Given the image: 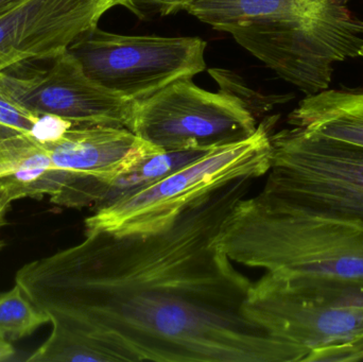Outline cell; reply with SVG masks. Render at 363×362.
Wrapping results in <instances>:
<instances>
[{
  "label": "cell",
  "instance_id": "cell-1",
  "mask_svg": "<svg viewBox=\"0 0 363 362\" xmlns=\"http://www.w3.org/2000/svg\"><path fill=\"white\" fill-rule=\"evenodd\" d=\"M255 179L239 178L151 234L85 233L26 264L15 284L106 362H305L308 352L245 314L253 282L219 246L224 221Z\"/></svg>",
  "mask_w": 363,
  "mask_h": 362
},
{
  "label": "cell",
  "instance_id": "cell-2",
  "mask_svg": "<svg viewBox=\"0 0 363 362\" xmlns=\"http://www.w3.org/2000/svg\"><path fill=\"white\" fill-rule=\"evenodd\" d=\"M218 242L234 263L267 272L363 278V223L302 212L262 191L236 204Z\"/></svg>",
  "mask_w": 363,
  "mask_h": 362
},
{
  "label": "cell",
  "instance_id": "cell-3",
  "mask_svg": "<svg viewBox=\"0 0 363 362\" xmlns=\"http://www.w3.org/2000/svg\"><path fill=\"white\" fill-rule=\"evenodd\" d=\"M352 1L266 0L255 21L228 33L279 78L313 95L330 89L336 64L363 50V19Z\"/></svg>",
  "mask_w": 363,
  "mask_h": 362
},
{
  "label": "cell",
  "instance_id": "cell-4",
  "mask_svg": "<svg viewBox=\"0 0 363 362\" xmlns=\"http://www.w3.org/2000/svg\"><path fill=\"white\" fill-rule=\"evenodd\" d=\"M243 308L269 335L306 350V362L363 359V278L267 272Z\"/></svg>",
  "mask_w": 363,
  "mask_h": 362
},
{
  "label": "cell",
  "instance_id": "cell-5",
  "mask_svg": "<svg viewBox=\"0 0 363 362\" xmlns=\"http://www.w3.org/2000/svg\"><path fill=\"white\" fill-rule=\"evenodd\" d=\"M274 118L258 125L251 137L216 147L161 180L98 206L85 220V233L115 235L163 231L203 196L239 178L257 179L271 166Z\"/></svg>",
  "mask_w": 363,
  "mask_h": 362
},
{
  "label": "cell",
  "instance_id": "cell-6",
  "mask_svg": "<svg viewBox=\"0 0 363 362\" xmlns=\"http://www.w3.org/2000/svg\"><path fill=\"white\" fill-rule=\"evenodd\" d=\"M262 193L320 216L363 223V147L291 127L271 133Z\"/></svg>",
  "mask_w": 363,
  "mask_h": 362
},
{
  "label": "cell",
  "instance_id": "cell-7",
  "mask_svg": "<svg viewBox=\"0 0 363 362\" xmlns=\"http://www.w3.org/2000/svg\"><path fill=\"white\" fill-rule=\"evenodd\" d=\"M206 46L200 38L123 35L97 26L67 50L100 86L138 102L204 72Z\"/></svg>",
  "mask_w": 363,
  "mask_h": 362
},
{
  "label": "cell",
  "instance_id": "cell-8",
  "mask_svg": "<svg viewBox=\"0 0 363 362\" xmlns=\"http://www.w3.org/2000/svg\"><path fill=\"white\" fill-rule=\"evenodd\" d=\"M257 127L243 98L224 89L211 93L182 79L136 102L132 132L163 151H178L241 142Z\"/></svg>",
  "mask_w": 363,
  "mask_h": 362
},
{
  "label": "cell",
  "instance_id": "cell-9",
  "mask_svg": "<svg viewBox=\"0 0 363 362\" xmlns=\"http://www.w3.org/2000/svg\"><path fill=\"white\" fill-rule=\"evenodd\" d=\"M0 86L12 101L40 117H57L78 127L104 125L130 131L133 127L136 102L91 80L68 50L43 72L26 76L0 72Z\"/></svg>",
  "mask_w": 363,
  "mask_h": 362
},
{
  "label": "cell",
  "instance_id": "cell-10",
  "mask_svg": "<svg viewBox=\"0 0 363 362\" xmlns=\"http://www.w3.org/2000/svg\"><path fill=\"white\" fill-rule=\"evenodd\" d=\"M43 142L64 178L51 202L68 208L99 206L108 183L163 151L130 130L104 125H72L57 140Z\"/></svg>",
  "mask_w": 363,
  "mask_h": 362
},
{
  "label": "cell",
  "instance_id": "cell-11",
  "mask_svg": "<svg viewBox=\"0 0 363 362\" xmlns=\"http://www.w3.org/2000/svg\"><path fill=\"white\" fill-rule=\"evenodd\" d=\"M117 6L129 10L128 0H25L0 15V72L52 61Z\"/></svg>",
  "mask_w": 363,
  "mask_h": 362
},
{
  "label": "cell",
  "instance_id": "cell-12",
  "mask_svg": "<svg viewBox=\"0 0 363 362\" xmlns=\"http://www.w3.org/2000/svg\"><path fill=\"white\" fill-rule=\"evenodd\" d=\"M288 123L307 133L363 147V89H324L306 96Z\"/></svg>",
  "mask_w": 363,
  "mask_h": 362
},
{
  "label": "cell",
  "instance_id": "cell-13",
  "mask_svg": "<svg viewBox=\"0 0 363 362\" xmlns=\"http://www.w3.org/2000/svg\"><path fill=\"white\" fill-rule=\"evenodd\" d=\"M55 167L44 142L33 134L0 125V179L16 197H44Z\"/></svg>",
  "mask_w": 363,
  "mask_h": 362
},
{
  "label": "cell",
  "instance_id": "cell-14",
  "mask_svg": "<svg viewBox=\"0 0 363 362\" xmlns=\"http://www.w3.org/2000/svg\"><path fill=\"white\" fill-rule=\"evenodd\" d=\"M211 149L160 151L148 155L129 171L121 174L118 178L108 183L101 205L125 195L129 191L165 178L168 174L187 165L190 162L202 157Z\"/></svg>",
  "mask_w": 363,
  "mask_h": 362
},
{
  "label": "cell",
  "instance_id": "cell-15",
  "mask_svg": "<svg viewBox=\"0 0 363 362\" xmlns=\"http://www.w3.org/2000/svg\"><path fill=\"white\" fill-rule=\"evenodd\" d=\"M49 323V318L36 307L23 289L13 288L0 293V340L11 342L23 339L38 327Z\"/></svg>",
  "mask_w": 363,
  "mask_h": 362
},
{
  "label": "cell",
  "instance_id": "cell-16",
  "mask_svg": "<svg viewBox=\"0 0 363 362\" xmlns=\"http://www.w3.org/2000/svg\"><path fill=\"white\" fill-rule=\"evenodd\" d=\"M32 362H106V357L91 346L52 327L48 339L28 358Z\"/></svg>",
  "mask_w": 363,
  "mask_h": 362
},
{
  "label": "cell",
  "instance_id": "cell-17",
  "mask_svg": "<svg viewBox=\"0 0 363 362\" xmlns=\"http://www.w3.org/2000/svg\"><path fill=\"white\" fill-rule=\"evenodd\" d=\"M40 117L15 103L0 86V125L33 134Z\"/></svg>",
  "mask_w": 363,
  "mask_h": 362
},
{
  "label": "cell",
  "instance_id": "cell-18",
  "mask_svg": "<svg viewBox=\"0 0 363 362\" xmlns=\"http://www.w3.org/2000/svg\"><path fill=\"white\" fill-rule=\"evenodd\" d=\"M128 2L129 11L140 18H145L146 13L167 16L187 11L194 0H128Z\"/></svg>",
  "mask_w": 363,
  "mask_h": 362
},
{
  "label": "cell",
  "instance_id": "cell-19",
  "mask_svg": "<svg viewBox=\"0 0 363 362\" xmlns=\"http://www.w3.org/2000/svg\"><path fill=\"white\" fill-rule=\"evenodd\" d=\"M13 201H14V199H13L12 196L8 193V191L4 186L0 185V233H1L2 227L6 225V216ZM4 246V240L0 238V249Z\"/></svg>",
  "mask_w": 363,
  "mask_h": 362
},
{
  "label": "cell",
  "instance_id": "cell-20",
  "mask_svg": "<svg viewBox=\"0 0 363 362\" xmlns=\"http://www.w3.org/2000/svg\"><path fill=\"white\" fill-rule=\"evenodd\" d=\"M14 355V349L9 342L0 340V361H6Z\"/></svg>",
  "mask_w": 363,
  "mask_h": 362
},
{
  "label": "cell",
  "instance_id": "cell-21",
  "mask_svg": "<svg viewBox=\"0 0 363 362\" xmlns=\"http://www.w3.org/2000/svg\"><path fill=\"white\" fill-rule=\"evenodd\" d=\"M23 1L25 0H0V15L14 8V6H18Z\"/></svg>",
  "mask_w": 363,
  "mask_h": 362
}]
</instances>
